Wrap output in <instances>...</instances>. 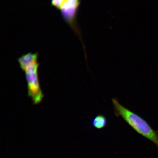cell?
Segmentation results:
<instances>
[{"mask_svg": "<svg viewBox=\"0 0 158 158\" xmlns=\"http://www.w3.org/2000/svg\"><path fill=\"white\" fill-rule=\"evenodd\" d=\"M114 113L121 117L137 133L155 143L158 148V132L154 130L145 120L120 103L117 99L112 98Z\"/></svg>", "mask_w": 158, "mask_h": 158, "instance_id": "1", "label": "cell"}, {"mask_svg": "<svg viewBox=\"0 0 158 158\" xmlns=\"http://www.w3.org/2000/svg\"><path fill=\"white\" fill-rule=\"evenodd\" d=\"M67 0H51V4L53 6L60 10Z\"/></svg>", "mask_w": 158, "mask_h": 158, "instance_id": "6", "label": "cell"}, {"mask_svg": "<svg viewBox=\"0 0 158 158\" xmlns=\"http://www.w3.org/2000/svg\"><path fill=\"white\" fill-rule=\"evenodd\" d=\"M80 3L81 0H67L60 9L63 18L78 35L80 32L76 24V18Z\"/></svg>", "mask_w": 158, "mask_h": 158, "instance_id": "3", "label": "cell"}, {"mask_svg": "<svg viewBox=\"0 0 158 158\" xmlns=\"http://www.w3.org/2000/svg\"><path fill=\"white\" fill-rule=\"evenodd\" d=\"M39 66L37 62L29 65L23 70L25 73L28 95L35 104L40 103L44 97L39 81Z\"/></svg>", "mask_w": 158, "mask_h": 158, "instance_id": "2", "label": "cell"}, {"mask_svg": "<svg viewBox=\"0 0 158 158\" xmlns=\"http://www.w3.org/2000/svg\"><path fill=\"white\" fill-rule=\"evenodd\" d=\"M38 53L29 52L23 55L18 59L21 68L23 70L29 65L38 62Z\"/></svg>", "mask_w": 158, "mask_h": 158, "instance_id": "4", "label": "cell"}, {"mask_svg": "<svg viewBox=\"0 0 158 158\" xmlns=\"http://www.w3.org/2000/svg\"><path fill=\"white\" fill-rule=\"evenodd\" d=\"M107 123V119L106 117L101 114L96 116L92 121L93 126L98 129H102L105 127Z\"/></svg>", "mask_w": 158, "mask_h": 158, "instance_id": "5", "label": "cell"}]
</instances>
